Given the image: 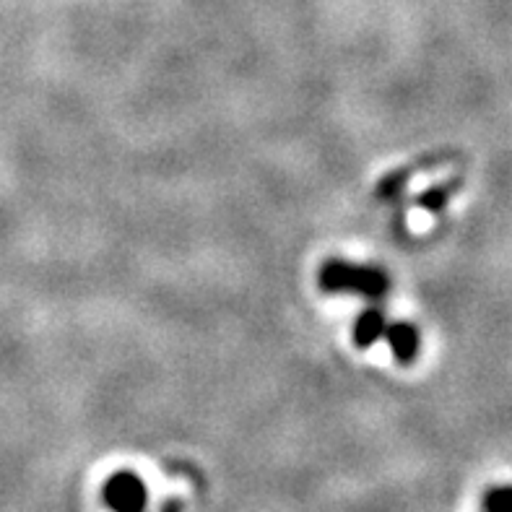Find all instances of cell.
<instances>
[{"label":"cell","mask_w":512,"mask_h":512,"mask_svg":"<svg viewBox=\"0 0 512 512\" xmlns=\"http://www.w3.org/2000/svg\"><path fill=\"white\" fill-rule=\"evenodd\" d=\"M448 195H450V193H448V190H445V188H435L429 195H424L422 203H424V206H427V208H432V211H437V208L445 206V201H448Z\"/></svg>","instance_id":"8992f818"},{"label":"cell","mask_w":512,"mask_h":512,"mask_svg":"<svg viewBox=\"0 0 512 512\" xmlns=\"http://www.w3.org/2000/svg\"><path fill=\"white\" fill-rule=\"evenodd\" d=\"M320 289L328 294H359L364 299L380 302L388 297L390 279L383 268L375 266H357L349 260H328L320 268Z\"/></svg>","instance_id":"6da1fadb"},{"label":"cell","mask_w":512,"mask_h":512,"mask_svg":"<svg viewBox=\"0 0 512 512\" xmlns=\"http://www.w3.org/2000/svg\"><path fill=\"white\" fill-rule=\"evenodd\" d=\"M484 510L487 512H512V484L510 487H494L484 494Z\"/></svg>","instance_id":"5b68a950"},{"label":"cell","mask_w":512,"mask_h":512,"mask_svg":"<svg viewBox=\"0 0 512 512\" xmlns=\"http://www.w3.org/2000/svg\"><path fill=\"white\" fill-rule=\"evenodd\" d=\"M104 500L117 512H141L146 502V487L133 474H117L104 487Z\"/></svg>","instance_id":"7a4b0ae2"},{"label":"cell","mask_w":512,"mask_h":512,"mask_svg":"<svg viewBox=\"0 0 512 512\" xmlns=\"http://www.w3.org/2000/svg\"><path fill=\"white\" fill-rule=\"evenodd\" d=\"M385 328H388V320H385L383 310L370 307V310H364L357 318L354 331H351V338H354V344H357L359 349H370L372 344H377V341L385 336Z\"/></svg>","instance_id":"277c9868"},{"label":"cell","mask_w":512,"mask_h":512,"mask_svg":"<svg viewBox=\"0 0 512 512\" xmlns=\"http://www.w3.org/2000/svg\"><path fill=\"white\" fill-rule=\"evenodd\" d=\"M390 344V351L396 357L398 364H411L419 357V349H422V336L411 323H393L385 328V336Z\"/></svg>","instance_id":"3957f363"}]
</instances>
